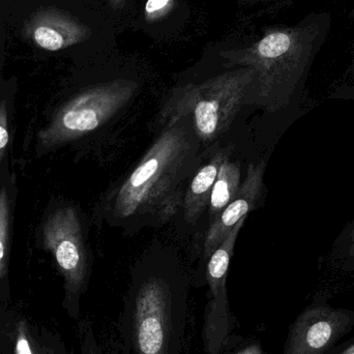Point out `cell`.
<instances>
[{
    "instance_id": "9c48e42d",
    "label": "cell",
    "mask_w": 354,
    "mask_h": 354,
    "mask_svg": "<svg viewBox=\"0 0 354 354\" xmlns=\"http://www.w3.org/2000/svg\"><path fill=\"white\" fill-rule=\"evenodd\" d=\"M266 169L264 160L257 164L250 162L236 196L208 226L203 245L205 258L209 257L239 221L247 218L248 214L255 209L263 194Z\"/></svg>"
},
{
    "instance_id": "ba28073f",
    "label": "cell",
    "mask_w": 354,
    "mask_h": 354,
    "mask_svg": "<svg viewBox=\"0 0 354 354\" xmlns=\"http://www.w3.org/2000/svg\"><path fill=\"white\" fill-rule=\"evenodd\" d=\"M351 322L348 312L324 306L309 308L293 324L283 354H324Z\"/></svg>"
},
{
    "instance_id": "d6986e66",
    "label": "cell",
    "mask_w": 354,
    "mask_h": 354,
    "mask_svg": "<svg viewBox=\"0 0 354 354\" xmlns=\"http://www.w3.org/2000/svg\"><path fill=\"white\" fill-rule=\"evenodd\" d=\"M170 0H149L145 4V12L147 15L159 12V10L166 8Z\"/></svg>"
},
{
    "instance_id": "7a4b0ae2",
    "label": "cell",
    "mask_w": 354,
    "mask_h": 354,
    "mask_svg": "<svg viewBox=\"0 0 354 354\" xmlns=\"http://www.w3.org/2000/svg\"><path fill=\"white\" fill-rule=\"evenodd\" d=\"M192 132L183 120L166 127L114 194V216H151L163 222L176 214L183 206L185 181L197 161L200 142Z\"/></svg>"
},
{
    "instance_id": "4fadbf2b",
    "label": "cell",
    "mask_w": 354,
    "mask_h": 354,
    "mask_svg": "<svg viewBox=\"0 0 354 354\" xmlns=\"http://www.w3.org/2000/svg\"><path fill=\"white\" fill-rule=\"evenodd\" d=\"M15 354H55L51 348L37 340L25 320L17 324Z\"/></svg>"
},
{
    "instance_id": "8992f818",
    "label": "cell",
    "mask_w": 354,
    "mask_h": 354,
    "mask_svg": "<svg viewBox=\"0 0 354 354\" xmlns=\"http://www.w3.org/2000/svg\"><path fill=\"white\" fill-rule=\"evenodd\" d=\"M43 243L64 277L66 297L74 303L88 274L82 229L74 208H62L48 216L43 227Z\"/></svg>"
},
{
    "instance_id": "30bf717a",
    "label": "cell",
    "mask_w": 354,
    "mask_h": 354,
    "mask_svg": "<svg viewBox=\"0 0 354 354\" xmlns=\"http://www.w3.org/2000/svg\"><path fill=\"white\" fill-rule=\"evenodd\" d=\"M25 35L46 51H59L84 41L91 31L70 15L56 10H37L26 23Z\"/></svg>"
},
{
    "instance_id": "e0dca14e",
    "label": "cell",
    "mask_w": 354,
    "mask_h": 354,
    "mask_svg": "<svg viewBox=\"0 0 354 354\" xmlns=\"http://www.w3.org/2000/svg\"><path fill=\"white\" fill-rule=\"evenodd\" d=\"M8 140H10V134H8V109H6V103L2 102L0 104V164L6 153Z\"/></svg>"
},
{
    "instance_id": "277c9868",
    "label": "cell",
    "mask_w": 354,
    "mask_h": 354,
    "mask_svg": "<svg viewBox=\"0 0 354 354\" xmlns=\"http://www.w3.org/2000/svg\"><path fill=\"white\" fill-rule=\"evenodd\" d=\"M124 318L127 340L135 354H180L187 301L165 277L149 274L136 282Z\"/></svg>"
},
{
    "instance_id": "52a82bcc",
    "label": "cell",
    "mask_w": 354,
    "mask_h": 354,
    "mask_svg": "<svg viewBox=\"0 0 354 354\" xmlns=\"http://www.w3.org/2000/svg\"><path fill=\"white\" fill-rule=\"evenodd\" d=\"M245 218L239 221L221 245L210 254L206 266L208 301L203 326L204 351L206 354H220L233 328L232 314L227 292V277L235 243Z\"/></svg>"
},
{
    "instance_id": "5b68a950",
    "label": "cell",
    "mask_w": 354,
    "mask_h": 354,
    "mask_svg": "<svg viewBox=\"0 0 354 354\" xmlns=\"http://www.w3.org/2000/svg\"><path fill=\"white\" fill-rule=\"evenodd\" d=\"M137 87L134 81L114 80L83 91L37 133V151L47 153L97 130L131 101Z\"/></svg>"
},
{
    "instance_id": "9a60e30c",
    "label": "cell",
    "mask_w": 354,
    "mask_h": 354,
    "mask_svg": "<svg viewBox=\"0 0 354 354\" xmlns=\"http://www.w3.org/2000/svg\"><path fill=\"white\" fill-rule=\"evenodd\" d=\"M333 252L335 257L341 260L347 268L354 270V218L337 237Z\"/></svg>"
},
{
    "instance_id": "5bb4252c",
    "label": "cell",
    "mask_w": 354,
    "mask_h": 354,
    "mask_svg": "<svg viewBox=\"0 0 354 354\" xmlns=\"http://www.w3.org/2000/svg\"><path fill=\"white\" fill-rule=\"evenodd\" d=\"M10 198L6 187L0 189V281L6 274L10 233Z\"/></svg>"
},
{
    "instance_id": "ac0fdd59",
    "label": "cell",
    "mask_w": 354,
    "mask_h": 354,
    "mask_svg": "<svg viewBox=\"0 0 354 354\" xmlns=\"http://www.w3.org/2000/svg\"><path fill=\"white\" fill-rule=\"evenodd\" d=\"M82 354H101L91 326H85L83 330Z\"/></svg>"
},
{
    "instance_id": "3957f363",
    "label": "cell",
    "mask_w": 354,
    "mask_h": 354,
    "mask_svg": "<svg viewBox=\"0 0 354 354\" xmlns=\"http://www.w3.org/2000/svg\"><path fill=\"white\" fill-rule=\"evenodd\" d=\"M255 72L241 66L198 84L177 89L160 112V122L171 127L189 118L200 143L210 145L227 132L241 107L249 103Z\"/></svg>"
},
{
    "instance_id": "44dd1931",
    "label": "cell",
    "mask_w": 354,
    "mask_h": 354,
    "mask_svg": "<svg viewBox=\"0 0 354 354\" xmlns=\"http://www.w3.org/2000/svg\"><path fill=\"white\" fill-rule=\"evenodd\" d=\"M340 354H354V344L343 351Z\"/></svg>"
},
{
    "instance_id": "7c38bea8",
    "label": "cell",
    "mask_w": 354,
    "mask_h": 354,
    "mask_svg": "<svg viewBox=\"0 0 354 354\" xmlns=\"http://www.w3.org/2000/svg\"><path fill=\"white\" fill-rule=\"evenodd\" d=\"M241 167L230 157L221 165L218 176L212 187L208 203V216L212 224L223 209L232 201L241 187Z\"/></svg>"
},
{
    "instance_id": "ffe728a7",
    "label": "cell",
    "mask_w": 354,
    "mask_h": 354,
    "mask_svg": "<svg viewBox=\"0 0 354 354\" xmlns=\"http://www.w3.org/2000/svg\"><path fill=\"white\" fill-rule=\"evenodd\" d=\"M232 354H263L261 346L257 343H251V344L245 345L243 347L237 349Z\"/></svg>"
},
{
    "instance_id": "8fae6325",
    "label": "cell",
    "mask_w": 354,
    "mask_h": 354,
    "mask_svg": "<svg viewBox=\"0 0 354 354\" xmlns=\"http://www.w3.org/2000/svg\"><path fill=\"white\" fill-rule=\"evenodd\" d=\"M232 151L233 145L216 151L189 180L183 201V216L189 224L195 225L207 207L221 165L226 158L230 157Z\"/></svg>"
},
{
    "instance_id": "2e32d148",
    "label": "cell",
    "mask_w": 354,
    "mask_h": 354,
    "mask_svg": "<svg viewBox=\"0 0 354 354\" xmlns=\"http://www.w3.org/2000/svg\"><path fill=\"white\" fill-rule=\"evenodd\" d=\"M328 99L354 101V41L351 48V60L346 71L333 85Z\"/></svg>"
},
{
    "instance_id": "6da1fadb",
    "label": "cell",
    "mask_w": 354,
    "mask_h": 354,
    "mask_svg": "<svg viewBox=\"0 0 354 354\" xmlns=\"http://www.w3.org/2000/svg\"><path fill=\"white\" fill-rule=\"evenodd\" d=\"M332 15L311 12L301 21L266 33L243 49L221 53L229 66L255 72L250 104L278 112L297 103L318 54L332 29Z\"/></svg>"
}]
</instances>
